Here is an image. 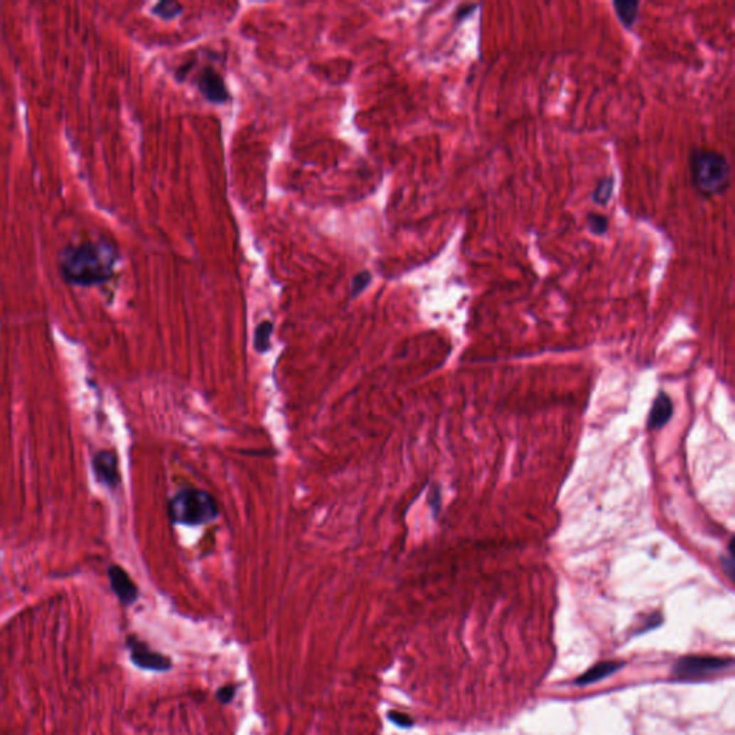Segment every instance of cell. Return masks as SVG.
I'll return each instance as SVG.
<instances>
[{"label": "cell", "instance_id": "obj_9", "mask_svg": "<svg viewBox=\"0 0 735 735\" xmlns=\"http://www.w3.org/2000/svg\"><path fill=\"white\" fill-rule=\"evenodd\" d=\"M674 415V404L668 394L659 392L653 399L649 415H648V429L658 431L664 428Z\"/></svg>", "mask_w": 735, "mask_h": 735}, {"label": "cell", "instance_id": "obj_13", "mask_svg": "<svg viewBox=\"0 0 735 735\" xmlns=\"http://www.w3.org/2000/svg\"><path fill=\"white\" fill-rule=\"evenodd\" d=\"M273 332V325L269 321L262 322L254 332V346L259 352H266L270 346V335Z\"/></svg>", "mask_w": 735, "mask_h": 735}, {"label": "cell", "instance_id": "obj_12", "mask_svg": "<svg viewBox=\"0 0 735 735\" xmlns=\"http://www.w3.org/2000/svg\"><path fill=\"white\" fill-rule=\"evenodd\" d=\"M613 188H615V180H613L612 176L601 178L598 181L595 190L592 191L594 203L599 204V205H606L611 201V198H612Z\"/></svg>", "mask_w": 735, "mask_h": 735}, {"label": "cell", "instance_id": "obj_18", "mask_svg": "<svg viewBox=\"0 0 735 735\" xmlns=\"http://www.w3.org/2000/svg\"><path fill=\"white\" fill-rule=\"evenodd\" d=\"M236 695V687L235 685H226V687H222L218 691H217V699L220 702L223 704H229L232 702V699L235 698Z\"/></svg>", "mask_w": 735, "mask_h": 735}, {"label": "cell", "instance_id": "obj_15", "mask_svg": "<svg viewBox=\"0 0 735 735\" xmlns=\"http://www.w3.org/2000/svg\"><path fill=\"white\" fill-rule=\"evenodd\" d=\"M183 11V6L176 4V2H170V0H167V2H160L156 8H154V14L166 21H170V19H174L177 18Z\"/></svg>", "mask_w": 735, "mask_h": 735}, {"label": "cell", "instance_id": "obj_14", "mask_svg": "<svg viewBox=\"0 0 735 735\" xmlns=\"http://www.w3.org/2000/svg\"><path fill=\"white\" fill-rule=\"evenodd\" d=\"M586 223H587V229H589V232L596 236L605 235L609 229V218L606 215L598 214V213L587 214Z\"/></svg>", "mask_w": 735, "mask_h": 735}, {"label": "cell", "instance_id": "obj_11", "mask_svg": "<svg viewBox=\"0 0 735 735\" xmlns=\"http://www.w3.org/2000/svg\"><path fill=\"white\" fill-rule=\"evenodd\" d=\"M639 2H613L615 12L626 29H632L639 16Z\"/></svg>", "mask_w": 735, "mask_h": 735}, {"label": "cell", "instance_id": "obj_1", "mask_svg": "<svg viewBox=\"0 0 735 735\" xmlns=\"http://www.w3.org/2000/svg\"><path fill=\"white\" fill-rule=\"evenodd\" d=\"M117 254L105 242H88L68 247L60 256V270L69 283L92 286L111 279Z\"/></svg>", "mask_w": 735, "mask_h": 735}, {"label": "cell", "instance_id": "obj_7", "mask_svg": "<svg viewBox=\"0 0 735 735\" xmlns=\"http://www.w3.org/2000/svg\"><path fill=\"white\" fill-rule=\"evenodd\" d=\"M108 576H109L112 591L115 592L118 599L127 606L132 605L138 598V589H136L135 583L132 581V579L129 577V574L122 567L112 564L108 569Z\"/></svg>", "mask_w": 735, "mask_h": 735}, {"label": "cell", "instance_id": "obj_5", "mask_svg": "<svg viewBox=\"0 0 735 735\" xmlns=\"http://www.w3.org/2000/svg\"><path fill=\"white\" fill-rule=\"evenodd\" d=\"M127 643L129 648L131 660L138 668L146 670V671H156V672H166V671L171 670L173 664L168 656L153 650L149 645L139 640L138 638L128 636Z\"/></svg>", "mask_w": 735, "mask_h": 735}, {"label": "cell", "instance_id": "obj_4", "mask_svg": "<svg viewBox=\"0 0 735 735\" xmlns=\"http://www.w3.org/2000/svg\"><path fill=\"white\" fill-rule=\"evenodd\" d=\"M732 659L719 656H685L677 660L672 675L675 681H701L732 667Z\"/></svg>", "mask_w": 735, "mask_h": 735}, {"label": "cell", "instance_id": "obj_17", "mask_svg": "<svg viewBox=\"0 0 735 735\" xmlns=\"http://www.w3.org/2000/svg\"><path fill=\"white\" fill-rule=\"evenodd\" d=\"M388 719L392 724H395L397 726H401V728H411L414 725V721H412V718L409 715L398 712V711H391L388 714Z\"/></svg>", "mask_w": 735, "mask_h": 735}, {"label": "cell", "instance_id": "obj_6", "mask_svg": "<svg viewBox=\"0 0 735 735\" xmlns=\"http://www.w3.org/2000/svg\"><path fill=\"white\" fill-rule=\"evenodd\" d=\"M92 470L95 477L107 487H117L119 483L118 458L111 451H100L92 458Z\"/></svg>", "mask_w": 735, "mask_h": 735}, {"label": "cell", "instance_id": "obj_10", "mask_svg": "<svg viewBox=\"0 0 735 735\" xmlns=\"http://www.w3.org/2000/svg\"><path fill=\"white\" fill-rule=\"evenodd\" d=\"M623 667L622 662H613V660H605V662H599L598 665H595L594 668H591L587 672L581 674L576 681H574V685L577 687H584V685H591V684H595L598 681H602L603 678L606 677H611L613 675L615 672H618L621 668Z\"/></svg>", "mask_w": 735, "mask_h": 735}, {"label": "cell", "instance_id": "obj_16", "mask_svg": "<svg viewBox=\"0 0 735 735\" xmlns=\"http://www.w3.org/2000/svg\"><path fill=\"white\" fill-rule=\"evenodd\" d=\"M371 280H372V276H371V273H370V272H366V270H365V272L358 273V274L352 279V296H353V298H355V296H358L359 293H360V291H362L368 284L371 283Z\"/></svg>", "mask_w": 735, "mask_h": 735}, {"label": "cell", "instance_id": "obj_2", "mask_svg": "<svg viewBox=\"0 0 735 735\" xmlns=\"http://www.w3.org/2000/svg\"><path fill=\"white\" fill-rule=\"evenodd\" d=\"M690 173L692 186L704 197L719 195L729 187V163L717 150L694 149L690 156Z\"/></svg>", "mask_w": 735, "mask_h": 735}, {"label": "cell", "instance_id": "obj_3", "mask_svg": "<svg viewBox=\"0 0 735 735\" xmlns=\"http://www.w3.org/2000/svg\"><path fill=\"white\" fill-rule=\"evenodd\" d=\"M170 517L178 525H205L217 517L214 498L201 490H181L170 503Z\"/></svg>", "mask_w": 735, "mask_h": 735}, {"label": "cell", "instance_id": "obj_8", "mask_svg": "<svg viewBox=\"0 0 735 735\" xmlns=\"http://www.w3.org/2000/svg\"><path fill=\"white\" fill-rule=\"evenodd\" d=\"M198 87L201 94L211 102L223 104L229 100V92L223 82V78L211 68L203 70L198 80Z\"/></svg>", "mask_w": 735, "mask_h": 735}]
</instances>
